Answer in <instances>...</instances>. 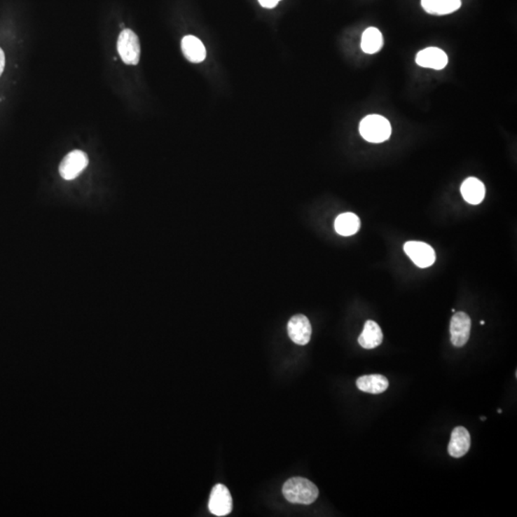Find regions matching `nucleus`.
<instances>
[{"label": "nucleus", "instance_id": "19", "mask_svg": "<svg viewBox=\"0 0 517 517\" xmlns=\"http://www.w3.org/2000/svg\"><path fill=\"white\" fill-rule=\"evenodd\" d=\"M5 67V54L4 50H2L1 48H0V76L2 75V73H4Z\"/></svg>", "mask_w": 517, "mask_h": 517}, {"label": "nucleus", "instance_id": "2", "mask_svg": "<svg viewBox=\"0 0 517 517\" xmlns=\"http://www.w3.org/2000/svg\"><path fill=\"white\" fill-rule=\"evenodd\" d=\"M359 132L368 142H385L391 137V124L385 117L381 115H368L360 122Z\"/></svg>", "mask_w": 517, "mask_h": 517}, {"label": "nucleus", "instance_id": "14", "mask_svg": "<svg viewBox=\"0 0 517 517\" xmlns=\"http://www.w3.org/2000/svg\"><path fill=\"white\" fill-rule=\"evenodd\" d=\"M425 11L430 15H443L453 14L462 6L461 0H422Z\"/></svg>", "mask_w": 517, "mask_h": 517}, {"label": "nucleus", "instance_id": "9", "mask_svg": "<svg viewBox=\"0 0 517 517\" xmlns=\"http://www.w3.org/2000/svg\"><path fill=\"white\" fill-rule=\"evenodd\" d=\"M416 62L422 67L442 70L448 64V57L442 49L429 47V48H425L418 53Z\"/></svg>", "mask_w": 517, "mask_h": 517}, {"label": "nucleus", "instance_id": "16", "mask_svg": "<svg viewBox=\"0 0 517 517\" xmlns=\"http://www.w3.org/2000/svg\"><path fill=\"white\" fill-rule=\"evenodd\" d=\"M334 228L341 236H352L359 232L360 219L354 213H343L339 215L334 223Z\"/></svg>", "mask_w": 517, "mask_h": 517}, {"label": "nucleus", "instance_id": "15", "mask_svg": "<svg viewBox=\"0 0 517 517\" xmlns=\"http://www.w3.org/2000/svg\"><path fill=\"white\" fill-rule=\"evenodd\" d=\"M357 386L360 391L377 395L387 390L389 381L387 378L382 375H362L357 378Z\"/></svg>", "mask_w": 517, "mask_h": 517}, {"label": "nucleus", "instance_id": "5", "mask_svg": "<svg viewBox=\"0 0 517 517\" xmlns=\"http://www.w3.org/2000/svg\"><path fill=\"white\" fill-rule=\"evenodd\" d=\"M471 320L466 312H456L450 321L451 343L461 348L469 341L471 336Z\"/></svg>", "mask_w": 517, "mask_h": 517}, {"label": "nucleus", "instance_id": "10", "mask_svg": "<svg viewBox=\"0 0 517 517\" xmlns=\"http://www.w3.org/2000/svg\"><path fill=\"white\" fill-rule=\"evenodd\" d=\"M471 435L466 428L464 427L454 428L448 448L449 455L453 458H461L466 455L471 448Z\"/></svg>", "mask_w": 517, "mask_h": 517}, {"label": "nucleus", "instance_id": "11", "mask_svg": "<svg viewBox=\"0 0 517 517\" xmlns=\"http://www.w3.org/2000/svg\"><path fill=\"white\" fill-rule=\"evenodd\" d=\"M181 49L185 57L193 64H200L205 60V46L197 36H185L181 41Z\"/></svg>", "mask_w": 517, "mask_h": 517}, {"label": "nucleus", "instance_id": "12", "mask_svg": "<svg viewBox=\"0 0 517 517\" xmlns=\"http://www.w3.org/2000/svg\"><path fill=\"white\" fill-rule=\"evenodd\" d=\"M383 341V333L380 326L375 321L368 320L359 338V343L362 348L371 350L377 348Z\"/></svg>", "mask_w": 517, "mask_h": 517}, {"label": "nucleus", "instance_id": "6", "mask_svg": "<svg viewBox=\"0 0 517 517\" xmlns=\"http://www.w3.org/2000/svg\"><path fill=\"white\" fill-rule=\"evenodd\" d=\"M404 252L412 262L420 268H428L435 263L434 249L422 242H408L404 244Z\"/></svg>", "mask_w": 517, "mask_h": 517}, {"label": "nucleus", "instance_id": "20", "mask_svg": "<svg viewBox=\"0 0 517 517\" xmlns=\"http://www.w3.org/2000/svg\"><path fill=\"white\" fill-rule=\"evenodd\" d=\"M480 324H481V325H484L485 321H481V322H480Z\"/></svg>", "mask_w": 517, "mask_h": 517}, {"label": "nucleus", "instance_id": "3", "mask_svg": "<svg viewBox=\"0 0 517 517\" xmlns=\"http://www.w3.org/2000/svg\"><path fill=\"white\" fill-rule=\"evenodd\" d=\"M117 49L122 61L126 64L137 65L140 60V41L137 34L130 29H124L120 33Z\"/></svg>", "mask_w": 517, "mask_h": 517}, {"label": "nucleus", "instance_id": "21", "mask_svg": "<svg viewBox=\"0 0 517 517\" xmlns=\"http://www.w3.org/2000/svg\"><path fill=\"white\" fill-rule=\"evenodd\" d=\"M481 420H485V417H481Z\"/></svg>", "mask_w": 517, "mask_h": 517}, {"label": "nucleus", "instance_id": "13", "mask_svg": "<svg viewBox=\"0 0 517 517\" xmlns=\"http://www.w3.org/2000/svg\"><path fill=\"white\" fill-rule=\"evenodd\" d=\"M461 193L464 200L472 205H477L484 200L485 185L475 177H469L464 180L461 186Z\"/></svg>", "mask_w": 517, "mask_h": 517}, {"label": "nucleus", "instance_id": "8", "mask_svg": "<svg viewBox=\"0 0 517 517\" xmlns=\"http://www.w3.org/2000/svg\"><path fill=\"white\" fill-rule=\"evenodd\" d=\"M312 325L307 316L303 315H296L289 321L287 324V333H289V338L294 342L295 344L307 345L312 338Z\"/></svg>", "mask_w": 517, "mask_h": 517}, {"label": "nucleus", "instance_id": "18", "mask_svg": "<svg viewBox=\"0 0 517 517\" xmlns=\"http://www.w3.org/2000/svg\"><path fill=\"white\" fill-rule=\"evenodd\" d=\"M279 1H281V0H258V4L262 5L263 7L268 8V9H273V8L277 6Z\"/></svg>", "mask_w": 517, "mask_h": 517}, {"label": "nucleus", "instance_id": "4", "mask_svg": "<svg viewBox=\"0 0 517 517\" xmlns=\"http://www.w3.org/2000/svg\"><path fill=\"white\" fill-rule=\"evenodd\" d=\"M88 165V158L83 151L75 150L65 156L60 165L59 172L62 179L73 180L82 174Z\"/></svg>", "mask_w": 517, "mask_h": 517}, {"label": "nucleus", "instance_id": "17", "mask_svg": "<svg viewBox=\"0 0 517 517\" xmlns=\"http://www.w3.org/2000/svg\"><path fill=\"white\" fill-rule=\"evenodd\" d=\"M383 36L380 31L375 27H369L363 33L361 49L367 54L378 53L382 48Z\"/></svg>", "mask_w": 517, "mask_h": 517}, {"label": "nucleus", "instance_id": "7", "mask_svg": "<svg viewBox=\"0 0 517 517\" xmlns=\"http://www.w3.org/2000/svg\"><path fill=\"white\" fill-rule=\"evenodd\" d=\"M232 506L233 502L228 488L223 484L216 485L209 499L208 506L211 513L216 516H226L231 513Z\"/></svg>", "mask_w": 517, "mask_h": 517}, {"label": "nucleus", "instance_id": "1", "mask_svg": "<svg viewBox=\"0 0 517 517\" xmlns=\"http://www.w3.org/2000/svg\"><path fill=\"white\" fill-rule=\"evenodd\" d=\"M283 495L291 503L310 505L317 499L319 490L310 480L303 477H294L284 483Z\"/></svg>", "mask_w": 517, "mask_h": 517}]
</instances>
